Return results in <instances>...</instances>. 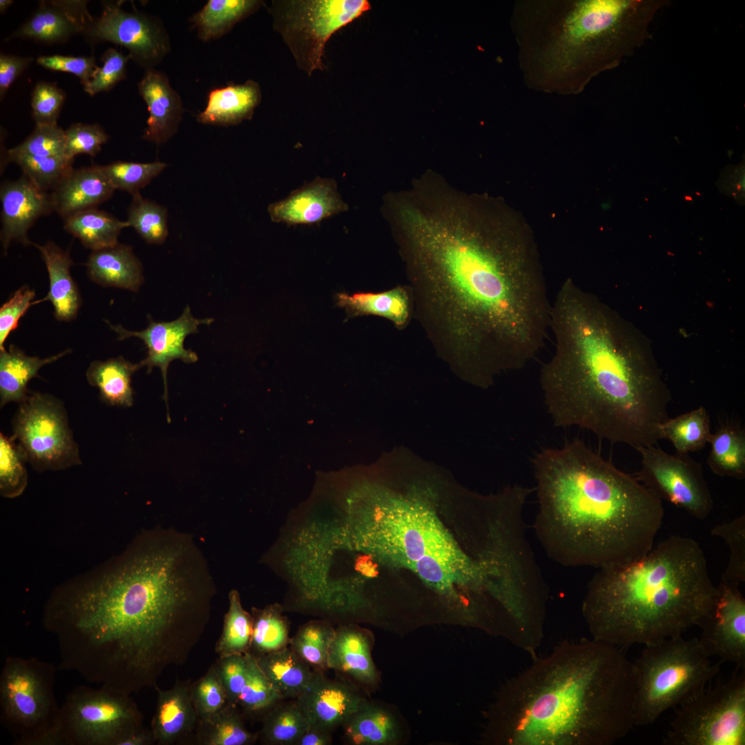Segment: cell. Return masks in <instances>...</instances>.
<instances>
[{
  "instance_id": "21",
  "label": "cell",
  "mask_w": 745,
  "mask_h": 745,
  "mask_svg": "<svg viewBox=\"0 0 745 745\" xmlns=\"http://www.w3.org/2000/svg\"><path fill=\"white\" fill-rule=\"evenodd\" d=\"M346 210L335 180L319 177L268 207L273 222L289 226L312 225Z\"/></svg>"
},
{
  "instance_id": "58",
  "label": "cell",
  "mask_w": 745,
  "mask_h": 745,
  "mask_svg": "<svg viewBox=\"0 0 745 745\" xmlns=\"http://www.w3.org/2000/svg\"><path fill=\"white\" fill-rule=\"evenodd\" d=\"M332 744V733L308 726L297 741L295 745H329Z\"/></svg>"
},
{
  "instance_id": "59",
  "label": "cell",
  "mask_w": 745,
  "mask_h": 745,
  "mask_svg": "<svg viewBox=\"0 0 745 745\" xmlns=\"http://www.w3.org/2000/svg\"><path fill=\"white\" fill-rule=\"evenodd\" d=\"M155 742L151 728L142 726L123 737L118 745H151Z\"/></svg>"
},
{
  "instance_id": "55",
  "label": "cell",
  "mask_w": 745,
  "mask_h": 745,
  "mask_svg": "<svg viewBox=\"0 0 745 745\" xmlns=\"http://www.w3.org/2000/svg\"><path fill=\"white\" fill-rule=\"evenodd\" d=\"M35 292L28 286H23L0 308V350L5 349L4 343L19 325V321L33 304Z\"/></svg>"
},
{
  "instance_id": "14",
  "label": "cell",
  "mask_w": 745,
  "mask_h": 745,
  "mask_svg": "<svg viewBox=\"0 0 745 745\" xmlns=\"http://www.w3.org/2000/svg\"><path fill=\"white\" fill-rule=\"evenodd\" d=\"M641 468L633 476L657 497L704 519L713 508V498L699 463L688 453L670 454L655 446L636 449Z\"/></svg>"
},
{
  "instance_id": "53",
  "label": "cell",
  "mask_w": 745,
  "mask_h": 745,
  "mask_svg": "<svg viewBox=\"0 0 745 745\" xmlns=\"http://www.w3.org/2000/svg\"><path fill=\"white\" fill-rule=\"evenodd\" d=\"M108 139V135L97 123H73L65 130V156L72 159L80 154L95 157Z\"/></svg>"
},
{
  "instance_id": "57",
  "label": "cell",
  "mask_w": 745,
  "mask_h": 745,
  "mask_svg": "<svg viewBox=\"0 0 745 745\" xmlns=\"http://www.w3.org/2000/svg\"><path fill=\"white\" fill-rule=\"evenodd\" d=\"M31 57L0 54V98H4L8 90L22 72L32 63Z\"/></svg>"
},
{
  "instance_id": "33",
  "label": "cell",
  "mask_w": 745,
  "mask_h": 745,
  "mask_svg": "<svg viewBox=\"0 0 745 745\" xmlns=\"http://www.w3.org/2000/svg\"><path fill=\"white\" fill-rule=\"evenodd\" d=\"M264 4L261 0H209L189 21L198 38L209 41L224 36Z\"/></svg>"
},
{
  "instance_id": "27",
  "label": "cell",
  "mask_w": 745,
  "mask_h": 745,
  "mask_svg": "<svg viewBox=\"0 0 745 745\" xmlns=\"http://www.w3.org/2000/svg\"><path fill=\"white\" fill-rule=\"evenodd\" d=\"M32 245L40 252L50 281L48 293L43 299L35 301V304L49 301L53 306L54 315L57 320L70 321L74 319L80 308L81 298L70 274V267L73 262L68 252L52 241H48L43 245L32 242Z\"/></svg>"
},
{
  "instance_id": "20",
  "label": "cell",
  "mask_w": 745,
  "mask_h": 745,
  "mask_svg": "<svg viewBox=\"0 0 745 745\" xmlns=\"http://www.w3.org/2000/svg\"><path fill=\"white\" fill-rule=\"evenodd\" d=\"M88 1H41L30 17L5 41L19 38L46 44L64 43L83 34L94 17L88 10Z\"/></svg>"
},
{
  "instance_id": "39",
  "label": "cell",
  "mask_w": 745,
  "mask_h": 745,
  "mask_svg": "<svg viewBox=\"0 0 745 745\" xmlns=\"http://www.w3.org/2000/svg\"><path fill=\"white\" fill-rule=\"evenodd\" d=\"M711 435L709 416L702 406L668 418L660 426L661 439L670 441L676 452L682 453L702 448L708 442Z\"/></svg>"
},
{
  "instance_id": "8",
  "label": "cell",
  "mask_w": 745,
  "mask_h": 745,
  "mask_svg": "<svg viewBox=\"0 0 745 745\" xmlns=\"http://www.w3.org/2000/svg\"><path fill=\"white\" fill-rule=\"evenodd\" d=\"M633 662L635 726H648L665 711L680 706L706 689L720 670L699 639L670 637L644 646Z\"/></svg>"
},
{
  "instance_id": "50",
  "label": "cell",
  "mask_w": 745,
  "mask_h": 745,
  "mask_svg": "<svg viewBox=\"0 0 745 745\" xmlns=\"http://www.w3.org/2000/svg\"><path fill=\"white\" fill-rule=\"evenodd\" d=\"M129 59L128 54H124L112 48L106 50L101 57L103 66L97 67L89 82L83 86L84 91L93 96L112 90L126 78Z\"/></svg>"
},
{
  "instance_id": "6",
  "label": "cell",
  "mask_w": 745,
  "mask_h": 745,
  "mask_svg": "<svg viewBox=\"0 0 745 745\" xmlns=\"http://www.w3.org/2000/svg\"><path fill=\"white\" fill-rule=\"evenodd\" d=\"M666 0H520L513 30L525 84L577 95L618 66L650 37Z\"/></svg>"
},
{
  "instance_id": "12",
  "label": "cell",
  "mask_w": 745,
  "mask_h": 745,
  "mask_svg": "<svg viewBox=\"0 0 745 745\" xmlns=\"http://www.w3.org/2000/svg\"><path fill=\"white\" fill-rule=\"evenodd\" d=\"M142 722L131 695L103 686L95 689L80 685L60 706L59 745H118Z\"/></svg>"
},
{
  "instance_id": "40",
  "label": "cell",
  "mask_w": 745,
  "mask_h": 745,
  "mask_svg": "<svg viewBox=\"0 0 745 745\" xmlns=\"http://www.w3.org/2000/svg\"><path fill=\"white\" fill-rule=\"evenodd\" d=\"M229 606L225 614L221 635L215 646L219 657L244 655L249 651L252 635V617L242 606L239 592L228 594Z\"/></svg>"
},
{
  "instance_id": "1",
  "label": "cell",
  "mask_w": 745,
  "mask_h": 745,
  "mask_svg": "<svg viewBox=\"0 0 745 745\" xmlns=\"http://www.w3.org/2000/svg\"><path fill=\"white\" fill-rule=\"evenodd\" d=\"M483 208L435 175L396 195L384 212L410 284L412 317L470 380L524 367L550 323L532 244Z\"/></svg>"
},
{
  "instance_id": "32",
  "label": "cell",
  "mask_w": 745,
  "mask_h": 745,
  "mask_svg": "<svg viewBox=\"0 0 745 745\" xmlns=\"http://www.w3.org/2000/svg\"><path fill=\"white\" fill-rule=\"evenodd\" d=\"M140 368L122 357L95 360L86 372L87 381L96 387L101 400L110 406L129 407L133 404L132 376Z\"/></svg>"
},
{
  "instance_id": "34",
  "label": "cell",
  "mask_w": 745,
  "mask_h": 745,
  "mask_svg": "<svg viewBox=\"0 0 745 745\" xmlns=\"http://www.w3.org/2000/svg\"><path fill=\"white\" fill-rule=\"evenodd\" d=\"M63 220L64 229L92 251L116 245L121 230L129 227L126 221L96 208L78 212Z\"/></svg>"
},
{
  "instance_id": "16",
  "label": "cell",
  "mask_w": 745,
  "mask_h": 745,
  "mask_svg": "<svg viewBox=\"0 0 745 745\" xmlns=\"http://www.w3.org/2000/svg\"><path fill=\"white\" fill-rule=\"evenodd\" d=\"M739 585L720 580L698 624L699 641L710 657L745 668V599Z\"/></svg>"
},
{
  "instance_id": "44",
  "label": "cell",
  "mask_w": 745,
  "mask_h": 745,
  "mask_svg": "<svg viewBox=\"0 0 745 745\" xmlns=\"http://www.w3.org/2000/svg\"><path fill=\"white\" fill-rule=\"evenodd\" d=\"M132 197L126 220L128 226L147 243H163L168 235L166 208L143 197L140 193Z\"/></svg>"
},
{
  "instance_id": "22",
  "label": "cell",
  "mask_w": 745,
  "mask_h": 745,
  "mask_svg": "<svg viewBox=\"0 0 745 745\" xmlns=\"http://www.w3.org/2000/svg\"><path fill=\"white\" fill-rule=\"evenodd\" d=\"M137 88L148 111L142 137L157 145L164 143L178 131L185 112L181 98L167 75L155 68L146 70Z\"/></svg>"
},
{
  "instance_id": "24",
  "label": "cell",
  "mask_w": 745,
  "mask_h": 745,
  "mask_svg": "<svg viewBox=\"0 0 745 745\" xmlns=\"http://www.w3.org/2000/svg\"><path fill=\"white\" fill-rule=\"evenodd\" d=\"M115 189L99 166L74 169L50 194L53 209L63 219L78 212L96 208L109 199Z\"/></svg>"
},
{
  "instance_id": "54",
  "label": "cell",
  "mask_w": 745,
  "mask_h": 745,
  "mask_svg": "<svg viewBox=\"0 0 745 745\" xmlns=\"http://www.w3.org/2000/svg\"><path fill=\"white\" fill-rule=\"evenodd\" d=\"M212 666L226 691L228 703L237 706L247 677L246 653L219 657Z\"/></svg>"
},
{
  "instance_id": "46",
  "label": "cell",
  "mask_w": 745,
  "mask_h": 745,
  "mask_svg": "<svg viewBox=\"0 0 745 745\" xmlns=\"http://www.w3.org/2000/svg\"><path fill=\"white\" fill-rule=\"evenodd\" d=\"M167 166L166 163L157 161L148 163L117 161L99 166V168L115 190L127 192L133 196L140 193V190Z\"/></svg>"
},
{
  "instance_id": "17",
  "label": "cell",
  "mask_w": 745,
  "mask_h": 745,
  "mask_svg": "<svg viewBox=\"0 0 745 745\" xmlns=\"http://www.w3.org/2000/svg\"><path fill=\"white\" fill-rule=\"evenodd\" d=\"M213 321L212 318H195L187 306L177 319L155 322L150 319L148 327L141 331L129 330L121 325H113L108 321L106 323L120 341L137 337L143 341L148 350L147 356L139 365L140 368L147 367L148 372L154 367L160 368L164 386L163 397L167 404V370L170 363L175 359H181L186 363L197 361V354L184 348V340L188 335L197 332L200 325H209Z\"/></svg>"
},
{
  "instance_id": "48",
  "label": "cell",
  "mask_w": 745,
  "mask_h": 745,
  "mask_svg": "<svg viewBox=\"0 0 745 745\" xmlns=\"http://www.w3.org/2000/svg\"><path fill=\"white\" fill-rule=\"evenodd\" d=\"M713 536L722 538L728 546V565L722 580L740 584L745 582V515L716 525L711 531Z\"/></svg>"
},
{
  "instance_id": "37",
  "label": "cell",
  "mask_w": 745,
  "mask_h": 745,
  "mask_svg": "<svg viewBox=\"0 0 745 745\" xmlns=\"http://www.w3.org/2000/svg\"><path fill=\"white\" fill-rule=\"evenodd\" d=\"M236 705L228 704L212 716L198 720L197 741L201 745H250L258 735L245 726Z\"/></svg>"
},
{
  "instance_id": "49",
  "label": "cell",
  "mask_w": 745,
  "mask_h": 745,
  "mask_svg": "<svg viewBox=\"0 0 745 745\" xmlns=\"http://www.w3.org/2000/svg\"><path fill=\"white\" fill-rule=\"evenodd\" d=\"M190 692L199 720L212 716L228 704L226 691L212 666L191 684Z\"/></svg>"
},
{
  "instance_id": "23",
  "label": "cell",
  "mask_w": 745,
  "mask_h": 745,
  "mask_svg": "<svg viewBox=\"0 0 745 745\" xmlns=\"http://www.w3.org/2000/svg\"><path fill=\"white\" fill-rule=\"evenodd\" d=\"M190 686L187 682H177L168 690L155 687L157 699L151 730L157 744H175L191 733L198 724Z\"/></svg>"
},
{
  "instance_id": "18",
  "label": "cell",
  "mask_w": 745,
  "mask_h": 745,
  "mask_svg": "<svg viewBox=\"0 0 745 745\" xmlns=\"http://www.w3.org/2000/svg\"><path fill=\"white\" fill-rule=\"evenodd\" d=\"M365 700L346 682L315 674L296 702L308 726L332 733L343 726Z\"/></svg>"
},
{
  "instance_id": "4",
  "label": "cell",
  "mask_w": 745,
  "mask_h": 745,
  "mask_svg": "<svg viewBox=\"0 0 745 745\" xmlns=\"http://www.w3.org/2000/svg\"><path fill=\"white\" fill-rule=\"evenodd\" d=\"M538 510L534 530L547 555L564 566L623 565L654 546L662 501L633 475L579 439L532 459Z\"/></svg>"
},
{
  "instance_id": "47",
  "label": "cell",
  "mask_w": 745,
  "mask_h": 745,
  "mask_svg": "<svg viewBox=\"0 0 745 745\" xmlns=\"http://www.w3.org/2000/svg\"><path fill=\"white\" fill-rule=\"evenodd\" d=\"M25 455L12 436L0 434V493L6 498L21 495L28 484Z\"/></svg>"
},
{
  "instance_id": "52",
  "label": "cell",
  "mask_w": 745,
  "mask_h": 745,
  "mask_svg": "<svg viewBox=\"0 0 745 745\" xmlns=\"http://www.w3.org/2000/svg\"><path fill=\"white\" fill-rule=\"evenodd\" d=\"M66 97L65 92L55 83L39 81L32 90L30 101L35 125H57Z\"/></svg>"
},
{
  "instance_id": "56",
  "label": "cell",
  "mask_w": 745,
  "mask_h": 745,
  "mask_svg": "<svg viewBox=\"0 0 745 745\" xmlns=\"http://www.w3.org/2000/svg\"><path fill=\"white\" fill-rule=\"evenodd\" d=\"M37 63L47 70L69 72L77 76L83 86L89 82L97 67L94 57L40 56L37 59Z\"/></svg>"
},
{
  "instance_id": "41",
  "label": "cell",
  "mask_w": 745,
  "mask_h": 745,
  "mask_svg": "<svg viewBox=\"0 0 745 745\" xmlns=\"http://www.w3.org/2000/svg\"><path fill=\"white\" fill-rule=\"evenodd\" d=\"M74 159L66 156H37L10 152H3V163L14 162L25 176L39 189L54 190L73 170Z\"/></svg>"
},
{
  "instance_id": "36",
  "label": "cell",
  "mask_w": 745,
  "mask_h": 745,
  "mask_svg": "<svg viewBox=\"0 0 745 745\" xmlns=\"http://www.w3.org/2000/svg\"><path fill=\"white\" fill-rule=\"evenodd\" d=\"M708 443L711 450L707 463L713 473L720 477L744 479V429L737 424H726L711 433Z\"/></svg>"
},
{
  "instance_id": "7",
  "label": "cell",
  "mask_w": 745,
  "mask_h": 745,
  "mask_svg": "<svg viewBox=\"0 0 745 745\" xmlns=\"http://www.w3.org/2000/svg\"><path fill=\"white\" fill-rule=\"evenodd\" d=\"M715 591L699 543L673 535L637 560L599 568L582 613L593 638L644 646L698 626Z\"/></svg>"
},
{
  "instance_id": "19",
  "label": "cell",
  "mask_w": 745,
  "mask_h": 745,
  "mask_svg": "<svg viewBox=\"0 0 745 745\" xmlns=\"http://www.w3.org/2000/svg\"><path fill=\"white\" fill-rule=\"evenodd\" d=\"M1 228L0 239L3 253L12 241L32 245L28 232L37 219L54 210L50 194L37 188L25 176L6 181L0 188Z\"/></svg>"
},
{
  "instance_id": "43",
  "label": "cell",
  "mask_w": 745,
  "mask_h": 745,
  "mask_svg": "<svg viewBox=\"0 0 745 745\" xmlns=\"http://www.w3.org/2000/svg\"><path fill=\"white\" fill-rule=\"evenodd\" d=\"M335 630L323 621H311L301 626L290 639V646L315 670L328 668V656Z\"/></svg>"
},
{
  "instance_id": "31",
  "label": "cell",
  "mask_w": 745,
  "mask_h": 745,
  "mask_svg": "<svg viewBox=\"0 0 745 745\" xmlns=\"http://www.w3.org/2000/svg\"><path fill=\"white\" fill-rule=\"evenodd\" d=\"M256 659L263 673L283 699H296L299 697L309 684L316 671L289 646L261 655Z\"/></svg>"
},
{
  "instance_id": "38",
  "label": "cell",
  "mask_w": 745,
  "mask_h": 745,
  "mask_svg": "<svg viewBox=\"0 0 745 745\" xmlns=\"http://www.w3.org/2000/svg\"><path fill=\"white\" fill-rule=\"evenodd\" d=\"M252 635L248 653L255 657L281 650L290 644L289 623L278 604L252 608Z\"/></svg>"
},
{
  "instance_id": "28",
  "label": "cell",
  "mask_w": 745,
  "mask_h": 745,
  "mask_svg": "<svg viewBox=\"0 0 745 745\" xmlns=\"http://www.w3.org/2000/svg\"><path fill=\"white\" fill-rule=\"evenodd\" d=\"M86 266L90 279L104 287L137 292L143 281L142 266L132 248L119 243L92 251Z\"/></svg>"
},
{
  "instance_id": "11",
  "label": "cell",
  "mask_w": 745,
  "mask_h": 745,
  "mask_svg": "<svg viewBox=\"0 0 745 745\" xmlns=\"http://www.w3.org/2000/svg\"><path fill=\"white\" fill-rule=\"evenodd\" d=\"M665 745H744L745 668L679 706Z\"/></svg>"
},
{
  "instance_id": "35",
  "label": "cell",
  "mask_w": 745,
  "mask_h": 745,
  "mask_svg": "<svg viewBox=\"0 0 745 745\" xmlns=\"http://www.w3.org/2000/svg\"><path fill=\"white\" fill-rule=\"evenodd\" d=\"M347 740L355 745H386L397 739L393 715L381 706L364 701L343 726Z\"/></svg>"
},
{
  "instance_id": "9",
  "label": "cell",
  "mask_w": 745,
  "mask_h": 745,
  "mask_svg": "<svg viewBox=\"0 0 745 745\" xmlns=\"http://www.w3.org/2000/svg\"><path fill=\"white\" fill-rule=\"evenodd\" d=\"M56 668L36 657L8 656L0 674V722L14 745H59Z\"/></svg>"
},
{
  "instance_id": "3",
  "label": "cell",
  "mask_w": 745,
  "mask_h": 745,
  "mask_svg": "<svg viewBox=\"0 0 745 745\" xmlns=\"http://www.w3.org/2000/svg\"><path fill=\"white\" fill-rule=\"evenodd\" d=\"M570 279L551 306L553 357L540 385L553 425L577 426L635 450L655 446L670 395L655 368L621 342L615 324Z\"/></svg>"
},
{
  "instance_id": "15",
  "label": "cell",
  "mask_w": 745,
  "mask_h": 745,
  "mask_svg": "<svg viewBox=\"0 0 745 745\" xmlns=\"http://www.w3.org/2000/svg\"><path fill=\"white\" fill-rule=\"evenodd\" d=\"M101 14L83 35L90 43L110 42L126 48L130 59L146 70L154 68L170 52L169 34L155 16L126 11L121 1H103Z\"/></svg>"
},
{
  "instance_id": "2",
  "label": "cell",
  "mask_w": 745,
  "mask_h": 745,
  "mask_svg": "<svg viewBox=\"0 0 745 745\" xmlns=\"http://www.w3.org/2000/svg\"><path fill=\"white\" fill-rule=\"evenodd\" d=\"M216 593L193 537L159 527L98 570L56 588L42 622L57 642L59 669L131 695L186 662Z\"/></svg>"
},
{
  "instance_id": "51",
  "label": "cell",
  "mask_w": 745,
  "mask_h": 745,
  "mask_svg": "<svg viewBox=\"0 0 745 745\" xmlns=\"http://www.w3.org/2000/svg\"><path fill=\"white\" fill-rule=\"evenodd\" d=\"M10 152L37 156H65V130L57 125H35L33 132Z\"/></svg>"
},
{
  "instance_id": "60",
  "label": "cell",
  "mask_w": 745,
  "mask_h": 745,
  "mask_svg": "<svg viewBox=\"0 0 745 745\" xmlns=\"http://www.w3.org/2000/svg\"><path fill=\"white\" fill-rule=\"evenodd\" d=\"M14 3L12 0H0V12L4 13L7 9Z\"/></svg>"
},
{
  "instance_id": "10",
  "label": "cell",
  "mask_w": 745,
  "mask_h": 745,
  "mask_svg": "<svg viewBox=\"0 0 745 745\" xmlns=\"http://www.w3.org/2000/svg\"><path fill=\"white\" fill-rule=\"evenodd\" d=\"M370 7L366 0H273L268 10L297 68L311 76L325 69L324 48L331 36Z\"/></svg>"
},
{
  "instance_id": "45",
  "label": "cell",
  "mask_w": 745,
  "mask_h": 745,
  "mask_svg": "<svg viewBox=\"0 0 745 745\" xmlns=\"http://www.w3.org/2000/svg\"><path fill=\"white\" fill-rule=\"evenodd\" d=\"M246 655L247 677L238 704L250 715L265 714L283 698L263 673L256 658L248 652Z\"/></svg>"
},
{
  "instance_id": "30",
  "label": "cell",
  "mask_w": 745,
  "mask_h": 745,
  "mask_svg": "<svg viewBox=\"0 0 745 745\" xmlns=\"http://www.w3.org/2000/svg\"><path fill=\"white\" fill-rule=\"evenodd\" d=\"M70 351L68 348L50 357L40 358L27 355L13 344L8 350H0L1 408L10 402L24 401L30 393L27 387L30 379L38 377L43 366L56 361Z\"/></svg>"
},
{
  "instance_id": "29",
  "label": "cell",
  "mask_w": 745,
  "mask_h": 745,
  "mask_svg": "<svg viewBox=\"0 0 745 745\" xmlns=\"http://www.w3.org/2000/svg\"><path fill=\"white\" fill-rule=\"evenodd\" d=\"M336 303L346 310L348 318L379 316L391 321L399 329L406 326L412 317V300L408 287L397 286L379 293H338Z\"/></svg>"
},
{
  "instance_id": "5",
  "label": "cell",
  "mask_w": 745,
  "mask_h": 745,
  "mask_svg": "<svg viewBox=\"0 0 745 745\" xmlns=\"http://www.w3.org/2000/svg\"><path fill=\"white\" fill-rule=\"evenodd\" d=\"M634 664L601 640L564 641L509 684L501 739L508 745H612L633 729Z\"/></svg>"
},
{
  "instance_id": "25",
  "label": "cell",
  "mask_w": 745,
  "mask_h": 745,
  "mask_svg": "<svg viewBox=\"0 0 745 745\" xmlns=\"http://www.w3.org/2000/svg\"><path fill=\"white\" fill-rule=\"evenodd\" d=\"M259 84L248 79L244 83H228L211 90L206 106L196 119L203 124L231 126L252 118L261 101Z\"/></svg>"
},
{
  "instance_id": "13",
  "label": "cell",
  "mask_w": 745,
  "mask_h": 745,
  "mask_svg": "<svg viewBox=\"0 0 745 745\" xmlns=\"http://www.w3.org/2000/svg\"><path fill=\"white\" fill-rule=\"evenodd\" d=\"M12 427V436L35 470H59L81 464L64 405L53 395L30 391L19 404Z\"/></svg>"
},
{
  "instance_id": "42",
  "label": "cell",
  "mask_w": 745,
  "mask_h": 745,
  "mask_svg": "<svg viewBox=\"0 0 745 745\" xmlns=\"http://www.w3.org/2000/svg\"><path fill=\"white\" fill-rule=\"evenodd\" d=\"M264 715L261 734L266 744L295 745L308 727L296 700L280 701Z\"/></svg>"
},
{
  "instance_id": "26",
  "label": "cell",
  "mask_w": 745,
  "mask_h": 745,
  "mask_svg": "<svg viewBox=\"0 0 745 745\" xmlns=\"http://www.w3.org/2000/svg\"><path fill=\"white\" fill-rule=\"evenodd\" d=\"M328 668L363 684L374 685L378 674L371 656L369 637L352 626L339 627L329 648Z\"/></svg>"
}]
</instances>
